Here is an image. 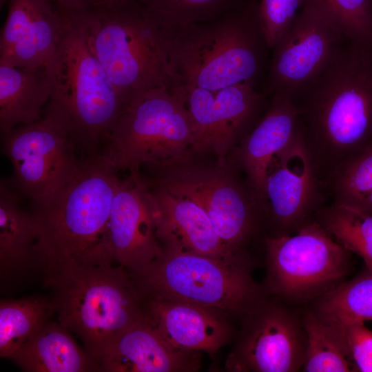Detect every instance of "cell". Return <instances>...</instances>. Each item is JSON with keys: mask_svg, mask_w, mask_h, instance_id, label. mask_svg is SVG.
I'll use <instances>...</instances> for the list:
<instances>
[{"mask_svg": "<svg viewBox=\"0 0 372 372\" xmlns=\"http://www.w3.org/2000/svg\"><path fill=\"white\" fill-rule=\"evenodd\" d=\"M295 103L322 181L372 143V52L347 40Z\"/></svg>", "mask_w": 372, "mask_h": 372, "instance_id": "1", "label": "cell"}, {"mask_svg": "<svg viewBox=\"0 0 372 372\" xmlns=\"http://www.w3.org/2000/svg\"><path fill=\"white\" fill-rule=\"evenodd\" d=\"M117 169L102 153L80 159L72 177L47 202L33 205L46 260L44 285L65 269L114 264L109 251V220Z\"/></svg>", "mask_w": 372, "mask_h": 372, "instance_id": "2", "label": "cell"}, {"mask_svg": "<svg viewBox=\"0 0 372 372\" xmlns=\"http://www.w3.org/2000/svg\"><path fill=\"white\" fill-rule=\"evenodd\" d=\"M61 9L62 31L45 65L52 87L45 116L76 149L85 156L99 154L125 102L92 51L79 12Z\"/></svg>", "mask_w": 372, "mask_h": 372, "instance_id": "3", "label": "cell"}, {"mask_svg": "<svg viewBox=\"0 0 372 372\" xmlns=\"http://www.w3.org/2000/svg\"><path fill=\"white\" fill-rule=\"evenodd\" d=\"M90 47L125 105L152 89L174 87L170 56L180 27L136 0L79 12Z\"/></svg>", "mask_w": 372, "mask_h": 372, "instance_id": "4", "label": "cell"}, {"mask_svg": "<svg viewBox=\"0 0 372 372\" xmlns=\"http://www.w3.org/2000/svg\"><path fill=\"white\" fill-rule=\"evenodd\" d=\"M269 50L258 0L212 21L180 27L169 62L174 87L215 91L244 83L257 85Z\"/></svg>", "mask_w": 372, "mask_h": 372, "instance_id": "5", "label": "cell"}, {"mask_svg": "<svg viewBox=\"0 0 372 372\" xmlns=\"http://www.w3.org/2000/svg\"><path fill=\"white\" fill-rule=\"evenodd\" d=\"M51 289L58 322L81 340L96 364L112 344L145 316V300L121 265H81L62 271L45 285Z\"/></svg>", "mask_w": 372, "mask_h": 372, "instance_id": "6", "label": "cell"}, {"mask_svg": "<svg viewBox=\"0 0 372 372\" xmlns=\"http://www.w3.org/2000/svg\"><path fill=\"white\" fill-rule=\"evenodd\" d=\"M130 275L145 300H182L241 314L262 300L245 256L214 257L163 249L158 258Z\"/></svg>", "mask_w": 372, "mask_h": 372, "instance_id": "7", "label": "cell"}, {"mask_svg": "<svg viewBox=\"0 0 372 372\" xmlns=\"http://www.w3.org/2000/svg\"><path fill=\"white\" fill-rule=\"evenodd\" d=\"M192 141L183 101L174 89L161 87L138 94L125 105L101 152L118 172L136 174L143 164L182 160Z\"/></svg>", "mask_w": 372, "mask_h": 372, "instance_id": "8", "label": "cell"}, {"mask_svg": "<svg viewBox=\"0 0 372 372\" xmlns=\"http://www.w3.org/2000/svg\"><path fill=\"white\" fill-rule=\"evenodd\" d=\"M267 284L276 295L293 301L322 296L339 285L350 267L349 251L317 222L294 235L265 240Z\"/></svg>", "mask_w": 372, "mask_h": 372, "instance_id": "9", "label": "cell"}, {"mask_svg": "<svg viewBox=\"0 0 372 372\" xmlns=\"http://www.w3.org/2000/svg\"><path fill=\"white\" fill-rule=\"evenodd\" d=\"M166 164L172 167L156 185L200 207L227 247L244 255L242 247L255 227L256 205L264 207L254 190L217 168L185 165L180 160Z\"/></svg>", "mask_w": 372, "mask_h": 372, "instance_id": "10", "label": "cell"}, {"mask_svg": "<svg viewBox=\"0 0 372 372\" xmlns=\"http://www.w3.org/2000/svg\"><path fill=\"white\" fill-rule=\"evenodd\" d=\"M349 40L340 28L316 6L303 3L291 25L274 46L263 92L294 101L329 65Z\"/></svg>", "mask_w": 372, "mask_h": 372, "instance_id": "11", "label": "cell"}, {"mask_svg": "<svg viewBox=\"0 0 372 372\" xmlns=\"http://www.w3.org/2000/svg\"><path fill=\"white\" fill-rule=\"evenodd\" d=\"M1 136L3 153L12 167L10 183L33 205L50 199L78 167L75 145L49 116L19 125Z\"/></svg>", "mask_w": 372, "mask_h": 372, "instance_id": "12", "label": "cell"}, {"mask_svg": "<svg viewBox=\"0 0 372 372\" xmlns=\"http://www.w3.org/2000/svg\"><path fill=\"white\" fill-rule=\"evenodd\" d=\"M173 89L183 101L191 121L192 148L214 153L220 158L258 123L269 97L251 83L215 91L184 86Z\"/></svg>", "mask_w": 372, "mask_h": 372, "instance_id": "13", "label": "cell"}, {"mask_svg": "<svg viewBox=\"0 0 372 372\" xmlns=\"http://www.w3.org/2000/svg\"><path fill=\"white\" fill-rule=\"evenodd\" d=\"M226 369L238 372H293L302 369L306 335L297 318L279 304L263 300L245 314Z\"/></svg>", "mask_w": 372, "mask_h": 372, "instance_id": "14", "label": "cell"}, {"mask_svg": "<svg viewBox=\"0 0 372 372\" xmlns=\"http://www.w3.org/2000/svg\"><path fill=\"white\" fill-rule=\"evenodd\" d=\"M322 181L300 125L291 143L271 162L265 185V205L280 229L298 230L318 209Z\"/></svg>", "mask_w": 372, "mask_h": 372, "instance_id": "15", "label": "cell"}, {"mask_svg": "<svg viewBox=\"0 0 372 372\" xmlns=\"http://www.w3.org/2000/svg\"><path fill=\"white\" fill-rule=\"evenodd\" d=\"M108 231L112 262L130 273L141 269L162 254L149 185L139 173L120 180L112 201Z\"/></svg>", "mask_w": 372, "mask_h": 372, "instance_id": "16", "label": "cell"}, {"mask_svg": "<svg viewBox=\"0 0 372 372\" xmlns=\"http://www.w3.org/2000/svg\"><path fill=\"white\" fill-rule=\"evenodd\" d=\"M1 31L0 63L25 68L45 66L62 31L55 0H8Z\"/></svg>", "mask_w": 372, "mask_h": 372, "instance_id": "17", "label": "cell"}, {"mask_svg": "<svg viewBox=\"0 0 372 372\" xmlns=\"http://www.w3.org/2000/svg\"><path fill=\"white\" fill-rule=\"evenodd\" d=\"M10 182L0 183V287L10 293L37 277L43 280L46 260L32 212L21 206Z\"/></svg>", "mask_w": 372, "mask_h": 372, "instance_id": "18", "label": "cell"}, {"mask_svg": "<svg viewBox=\"0 0 372 372\" xmlns=\"http://www.w3.org/2000/svg\"><path fill=\"white\" fill-rule=\"evenodd\" d=\"M145 316L158 333L175 348L216 353L231 336L225 312L189 302L148 298Z\"/></svg>", "mask_w": 372, "mask_h": 372, "instance_id": "19", "label": "cell"}, {"mask_svg": "<svg viewBox=\"0 0 372 372\" xmlns=\"http://www.w3.org/2000/svg\"><path fill=\"white\" fill-rule=\"evenodd\" d=\"M149 185L156 236L163 249L214 257L245 256L227 247L197 204L156 184L153 189Z\"/></svg>", "mask_w": 372, "mask_h": 372, "instance_id": "20", "label": "cell"}, {"mask_svg": "<svg viewBox=\"0 0 372 372\" xmlns=\"http://www.w3.org/2000/svg\"><path fill=\"white\" fill-rule=\"evenodd\" d=\"M200 353L171 345L145 316L112 344L97 361L96 371H196L201 364Z\"/></svg>", "mask_w": 372, "mask_h": 372, "instance_id": "21", "label": "cell"}, {"mask_svg": "<svg viewBox=\"0 0 372 372\" xmlns=\"http://www.w3.org/2000/svg\"><path fill=\"white\" fill-rule=\"evenodd\" d=\"M298 126L299 112L295 101L287 96L275 94L270 98L264 114L237 148L238 165L264 207L269 166L293 140Z\"/></svg>", "mask_w": 372, "mask_h": 372, "instance_id": "22", "label": "cell"}, {"mask_svg": "<svg viewBox=\"0 0 372 372\" xmlns=\"http://www.w3.org/2000/svg\"><path fill=\"white\" fill-rule=\"evenodd\" d=\"M52 90L46 66L25 68L0 63L1 136L19 125L40 120Z\"/></svg>", "mask_w": 372, "mask_h": 372, "instance_id": "23", "label": "cell"}, {"mask_svg": "<svg viewBox=\"0 0 372 372\" xmlns=\"http://www.w3.org/2000/svg\"><path fill=\"white\" fill-rule=\"evenodd\" d=\"M26 372H87L94 366L71 335L49 320L9 358Z\"/></svg>", "mask_w": 372, "mask_h": 372, "instance_id": "24", "label": "cell"}, {"mask_svg": "<svg viewBox=\"0 0 372 372\" xmlns=\"http://www.w3.org/2000/svg\"><path fill=\"white\" fill-rule=\"evenodd\" d=\"M302 324L306 335L304 371L349 372L357 369L342 325L324 321L310 312L304 316Z\"/></svg>", "mask_w": 372, "mask_h": 372, "instance_id": "25", "label": "cell"}, {"mask_svg": "<svg viewBox=\"0 0 372 372\" xmlns=\"http://www.w3.org/2000/svg\"><path fill=\"white\" fill-rule=\"evenodd\" d=\"M322 185L333 203L372 215V143L335 167Z\"/></svg>", "mask_w": 372, "mask_h": 372, "instance_id": "26", "label": "cell"}, {"mask_svg": "<svg viewBox=\"0 0 372 372\" xmlns=\"http://www.w3.org/2000/svg\"><path fill=\"white\" fill-rule=\"evenodd\" d=\"M54 313L51 299L30 296L0 302V356L9 358L50 320Z\"/></svg>", "mask_w": 372, "mask_h": 372, "instance_id": "27", "label": "cell"}, {"mask_svg": "<svg viewBox=\"0 0 372 372\" xmlns=\"http://www.w3.org/2000/svg\"><path fill=\"white\" fill-rule=\"evenodd\" d=\"M315 313L340 325L372 320V271L342 284L321 296Z\"/></svg>", "mask_w": 372, "mask_h": 372, "instance_id": "28", "label": "cell"}, {"mask_svg": "<svg viewBox=\"0 0 372 372\" xmlns=\"http://www.w3.org/2000/svg\"><path fill=\"white\" fill-rule=\"evenodd\" d=\"M318 223L349 251L360 256L372 271V215L333 203L316 211Z\"/></svg>", "mask_w": 372, "mask_h": 372, "instance_id": "29", "label": "cell"}, {"mask_svg": "<svg viewBox=\"0 0 372 372\" xmlns=\"http://www.w3.org/2000/svg\"><path fill=\"white\" fill-rule=\"evenodd\" d=\"M176 27L212 21L248 0H136Z\"/></svg>", "mask_w": 372, "mask_h": 372, "instance_id": "30", "label": "cell"}, {"mask_svg": "<svg viewBox=\"0 0 372 372\" xmlns=\"http://www.w3.org/2000/svg\"><path fill=\"white\" fill-rule=\"evenodd\" d=\"M331 18L347 38L372 52V6L370 0H303Z\"/></svg>", "mask_w": 372, "mask_h": 372, "instance_id": "31", "label": "cell"}, {"mask_svg": "<svg viewBox=\"0 0 372 372\" xmlns=\"http://www.w3.org/2000/svg\"><path fill=\"white\" fill-rule=\"evenodd\" d=\"M303 0H258L260 25L272 50L293 23Z\"/></svg>", "mask_w": 372, "mask_h": 372, "instance_id": "32", "label": "cell"}, {"mask_svg": "<svg viewBox=\"0 0 372 372\" xmlns=\"http://www.w3.org/2000/svg\"><path fill=\"white\" fill-rule=\"evenodd\" d=\"M350 353L358 371L372 372V331L364 323L342 325Z\"/></svg>", "mask_w": 372, "mask_h": 372, "instance_id": "33", "label": "cell"}, {"mask_svg": "<svg viewBox=\"0 0 372 372\" xmlns=\"http://www.w3.org/2000/svg\"><path fill=\"white\" fill-rule=\"evenodd\" d=\"M62 8L72 11L81 12L93 6V0H55Z\"/></svg>", "mask_w": 372, "mask_h": 372, "instance_id": "34", "label": "cell"}, {"mask_svg": "<svg viewBox=\"0 0 372 372\" xmlns=\"http://www.w3.org/2000/svg\"><path fill=\"white\" fill-rule=\"evenodd\" d=\"M121 1L122 0H93V6H110Z\"/></svg>", "mask_w": 372, "mask_h": 372, "instance_id": "35", "label": "cell"}, {"mask_svg": "<svg viewBox=\"0 0 372 372\" xmlns=\"http://www.w3.org/2000/svg\"><path fill=\"white\" fill-rule=\"evenodd\" d=\"M8 2V0H0L1 7Z\"/></svg>", "mask_w": 372, "mask_h": 372, "instance_id": "36", "label": "cell"}, {"mask_svg": "<svg viewBox=\"0 0 372 372\" xmlns=\"http://www.w3.org/2000/svg\"><path fill=\"white\" fill-rule=\"evenodd\" d=\"M370 1H371V6H372V0H370Z\"/></svg>", "mask_w": 372, "mask_h": 372, "instance_id": "37", "label": "cell"}]
</instances>
